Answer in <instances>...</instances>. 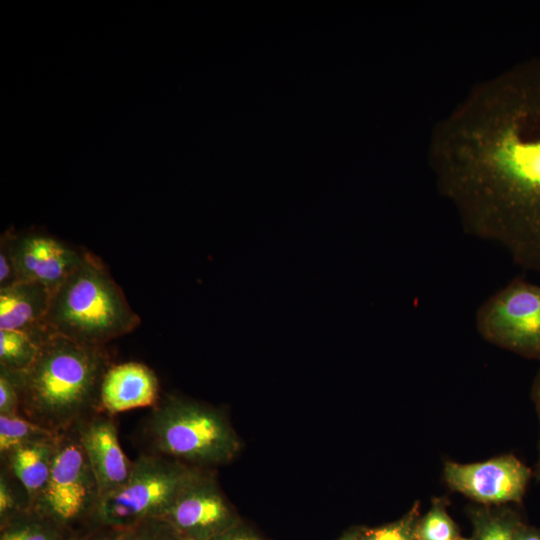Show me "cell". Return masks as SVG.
<instances>
[{"label": "cell", "instance_id": "4dcf8cb0", "mask_svg": "<svg viewBox=\"0 0 540 540\" xmlns=\"http://www.w3.org/2000/svg\"><path fill=\"white\" fill-rule=\"evenodd\" d=\"M67 540H72V539H67Z\"/></svg>", "mask_w": 540, "mask_h": 540}, {"label": "cell", "instance_id": "7402d4cb", "mask_svg": "<svg viewBox=\"0 0 540 540\" xmlns=\"http://www.w3.org/2000/svg\"><path fill=\"white\" fill-rule=\"evenodd\" d=\"M114 532L115 540H179L161 519H149Z\"/></svg>", "mask_w": 540, "mask_h": 540}, {"label": "cell", "instance_id": "6da1fadb", "mask_svg": "<svg viewBox=\"0 0 540 540\" xmlns=\"http://www.w3.org/2000/svg\"><path fill=\"white\" fill-rule=\"evenodd\" d=\"M429 159L464 230L540 273V56L475 85L436 125Z\"/></svg>", "mask_w": 540, "mask_h": 540}, {"label": "cell", "instance_id": "4316f807", "mask_svg": "<svg viewBox=\"0 0 540 540\" xmlns=\"http://www.w3.org/2000/svg\"><path fill=\"white\" fill-rule=\"evenodd\" d=\"M532 398L534 400V403L536 405L539 418H540V369L534 379L533 386H532ZM536 473L538 476H540V445H539V459L537 462V468Z\"/></svg>", "mask_w": 540, "mask_h": 540}, {"label": "cell", "instance_id": "4fadbf2b", "mask_svg": "<svg viewBox=\"0 0 540 540\" xmlns=\"http://www.w3.org/2000/svg\"><path fill=\"white\" fill-rule=\"evenodd\" d=\"M52 292L45 285L30 280L0 289V330H20L43 339L49 332L44 326Z\"/></svg>", "mask_w": 540, "mask_h": 540}, {"label": "cell", "instance_id": "ba28073f", "mask_svg": "<svg viewBox=\"0 0 540 540\" xmlns=\"http://www.w3.org/2000/svg\"><path fill=\"white\" fill-rule=\"evenodd\" d=\"M160 519L179 540H211L242 522L203 468H196Z\"/></svg>", "mask_w": 540, "mask_h": 540}, {"label": "cell", "instance_id": "ffe728a7", "mask_svg": "<svg viewBox=\"0 0 540 540\" xmlns=\"http://www.w3.org/2000/svg\"><path fill=\"white\" fill-rule=\"evenodd\" d=\"M419 505L413 507L400 519L374 528H359L358 540H417Z\"/></svg>", "mask_w": 540, "mask_h": 540}, {"label": "cell", "instance_id": "52a82bcc", "mask_svg": "<svg viewBox=\"0 0 540 540\" xmlns=\"http://www.w3.org/2000/svg\"><path fill=\"white\" fill-rule=\"evenodd\" d=\"M475 327L486 341L540 360V285L512 279L479 306Z\"/></svg>", "mask_w": 540, "mask_h": 540}, {"label": "cell", "instance_id": "603a6c76", "mask_svg": "<svg viewBox=\"0 0 540 540\" xmlns=\"http://www.w3.org/2000/svg\"><path fill=\"white\" fill-rule=\"evenodd\" d=\"M20 414V397L11 374L0 367V415Z\"/></svg>", "mask_w": 540, "mask_h": 540}, {"label": "cell", "instance_id": "484cf974", "mask_svg": "<svg viewBox=\"0 0 540 540\" xmlns=\"http://www.w3.org/2000/svg\"><path fill=\"white\" fill-rule=\"evenodd\" d=\"M512 540H540V531L519 521L514 529Z\"/></svg>", "mask_w": 540, "mask_h": 540}, {"label": "cell", "instance_id": "8fae6325", "mask_svg": "<svg viewBox=\"0 0 540 540\" xmlns=\"http://www.w3.org/2000/svg\"><path fill=\"white\" fill-rule=\"evenodd\" d=\"M98 485L99 500L123 485L130 476V461L119 442L115 421L103 412L76 426Z\"/></svg>", "mask_w": 540, "mask_h": 540}, {"label": "cell", "instance_id": "f1b7e54d", "mask_svg": "<svg viewBox=\"0 0 540 540\" xmlns=\"http://www.w3.org/2000/svg\"><path fill=\"white\" fill-rule=\"evenodd\" d=\"M359 528H354L346 532L338 540H358Z\"/></svg>", "mask_w": 540, "mask_h": 540}, {"label": "cell", "instance_id": "277c9868", "mask_svg": "<svg viewBox=\"0 0 540 540\" xmlns=\"http://www.w3.org/2000/svg\"><path fill=\"white\" fill-rule=\"evenodd\" d=\"M144 433L150 453L203 469L229 463L241 448L235 430L220 410L175 395L160 397Z\"/></svg>", "mask_w": 540, "mask_h": 540}, {"label": "cell", "instance_id": "ac0fdd59", "mask_svg": "<svg viewBox=\"0 0 540 540\" xmlns=\"http://www.w3.org/2000/svg\"><path fill=\"white\" fill-rule=\"evenodd\" d=\"M473 540H512L520 521L511 511L488 508L472 510Z\"/></svg>", "mask_w": 540, "mask_h": 540}, {"label": "cell", "instance_id": "44dd1931", "mask_svg": "<svg viewBox=\"0 0 540 540\" xmlns=\"http://www.w3.org/2000/svg\"><path fill=\"white\" fill-rule=\"evenodd\" d=\"M16 478L6 469L0 473V522L1 525L18 514L29 510L27 495H20L15 487Z\"/></svg>", "mask_w": 540, "mask_h": 540}, {"label": "cell", "instance_id": "5b68a950", "mask_svg": "<svg viewBox=\"0 0 540 540\" xmlns=\"http://www.w3.org/2000/svg\"><path fill=\"white\" fill-rule=\"evenodd\" d=\"M196 468L158 454H141L127 481L99 500L93 520L116 530L160 519Z\"/></svg>", "mask_w": 540, "mask_h": 540}, {"label": "cell", "instance_id": "9a60e30c", "mask_svg": "<svg viewBox=\"0 0 540 540\" xmlns=\"http://www.w3.org/2000/svg\"><path fill=\"white\" fill-rule=\"evenodd\" d=\"M0 540H67L64 529L29 509L1 525Z\"/></svg>", "mask_w": 540, "mask_h": 540}, {"label": "cell", "instance_id": "d6986e66", "mask_svg": "<svg viewBox=\"0 0 540 540\" xmlns=\"http://www.w3.org/2000/svg\"><path fill=\"white\" fill-rule=\"evenodd\" d=\"M458 536L457 526L447 513L444 502L440 500L419 518L416 528L417 540H452Z\"/></svg>", "mask_w": 540, "mask_h": 540}, {"label": "cell", "instance_id": "cb8c5ba5", "mask_svg": "<svg viewBox=\"0 0 540 540\" xmlns=\"http://www.w3.org/2000/svg\"><path fill=\"white\" fill-rule=\"evenodd\" d=\"M20 281L15 260L11 251L8 235L5 232L0 239V289Z\"/></svg>", "mask_w": 540, "mask_h": 540}, {"label": "cell", "instance_id": "30bf717a", "mask_svg": "<svg viewBox=\"0 0 540 540\" xmlns=\"http://www.w3.org/2000/svg\"><path fill=\"white\" fill-rule=\"evenodd\" d=\"M20 281H37L53 292L80 264L85 249L42 232H6Z\"/></svg>", "mask_w": 540, "mask_h": 540}, {"label": "cell", "instance_id": "e0dca14e", "mask_svg": "<svg viewBox=\"0 0 540 540\" xmlns=\"http://www.w3.org/2000/svg\"><path fill=\"white\" fill-rule=\"evenodd\" d=\"M59 434L27 419L21 414L0 415V454L33 442L53 440Z\"/></svg>", "mask_w": 540, "mask_h": 540}, {"label": "cell", "instance_id": "7c38bea8", "mask_svg": "<svg viewBox=\"0 0 540 540\" xmlns=\"http://www.w3.org/2000/svg\"><path fill=\"white\" fill-rule=\"evenodd\" d=\"M156 373L147 365L130 361L112 364L106 371L100 391L101 411L108 415L154 407L160 400Z\"/></svg>", "mask_w": 540, "mask_h": 540}, {"label": "cell", "instance_id": "83f0119b", "mask_svg": "<svg viewBox=\"0 0 540 540\" xmlns=\"http://www.w3.org/2000/svg\"><path fill=\"white\" fill-rule=\"evenodd\" d=\"M82 540H115V532L113 529L109 528V532L106 534L93 535Z\"/></svg>", "mask_w": 540, "mask_h": 540}, {"label": "cell", "instance_id": "d4e9b609", "mask_svg": "<svg viewBox=\"0 0 540 540\" xmlns=\"http://www.w3.org/2000/svg\"><path fill=\"white\" fill-rule=\"evenodd\" d=\"M211 540H263L242 522Z\"/></svg>", "mask_w": 540, "mask_h": 540}, {"label": "cell", "instance_id": "7a4b0ae2", "mask_svg": "<svg viewBox=\"0 0 540 540\" xmlns=\"http://www.w3.org/2000/svg\"><path fill=\"white\" fill-rule=\"evenodd\" d=\"M111 365L105 346L49 333L27 369L6 370L18 388L20 414L61 434L102 412L101 384Z\"/></svg>", "mask_w": 540, "mask_h": 540}, {"label": "cell", "instance_id": "f546056e", "mask_svg": "<svg viewBox=\"0 0 540 540\" xmlns=\"http://www.w3.org/2000/svg\"><path fill=\"white\" fill-rule=\"evenodd\" d=\"M452 540H473V538L469 539V538H463V537L458 536Z\"/></svg>", "mask_w": 540, "mask_h": 540}, {"label": "cell", "instance_id": "2e32d148", "mask_svg": "<svg viewBox=\"0 0 540 540\" xmlns=\"http://www.w3.org/2000/svg\"><path fill=\"white\" fill-rule=\"evenodd\" d=\"M42 340L25 331L0 330V367L24 371L33 363Z\"/></svg>", "mask_w": 540, "mask_h": 540}, {"label": "cell", "instance_id": "5bb4252c", "mask_svg": "<svg viewBox=\"0 0 540 540\" xmlns=\"http://www.w3.org/2000/svg\"><path fill=\"white\" fill-rule=\"evenodd\" d=\"M56 438L28 443L1 456L5 468L24 488L30 509L48 481Z\"/></svg>", "mask_w": 540, "mask_h": 540}, {"label": "cell", "instance_id": "8992f818", "mask_svg": "<svg viewBox=\"0 0 540 540\" xmlns=\"http://www.w3.org/2000/svg\"><path fill=\"white\" fill-rule=\"evenodd\" d=\"M98 502L96 478L74 427L57 436L48 481L31 510L65 530L93 519Z\"/></svg>", "mask_w": 540, "mask_h": 540}, {"label": "cell", "instance_id": "9c48e42d", "mask_svg": "<svg viewBox=\"0 0 540 540\" xmlns=\"http://www.w3.org/2000/svg\"><path fill=\"white\" fill-rule=\"evenodd\" d=\"M531 470L513 455L483 462H447L444 477L455 491L482 504L520 502L531 478Z\"/></svg>", "mask_w": 540, "mask_h": 540}, {"label": "cell", "instance_id": "3957f363", "mask_svg": "<svg viewBox=\"0 0 540 540\" xmlns=\"http://www.w3.org/2000/svg\"><path fill=\"white\" fill-rule=\"evenodd\" d=\"M140 322L103 261L85 250L80 264L52 292L44 326L51 334L105 346Z\"/></svg>", "mask_w": 540, "mask_h": 540}]
</instances>
